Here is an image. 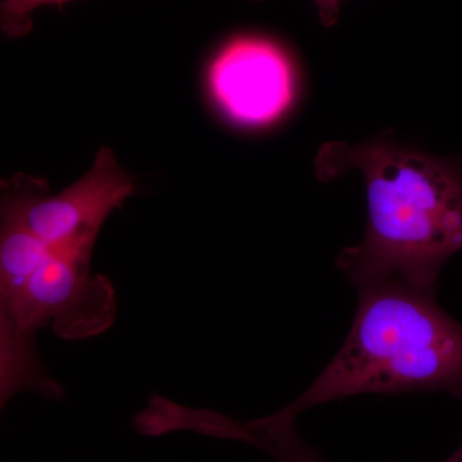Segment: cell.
I'll return each mask as SVG.
<instances>
[{"mask_svg": "<svg viewBox=\"0 0 462 462\" xmlns=\"http://www.w3.org/2000/svg\"><path fill=\"white\" fill-rule=\"evenodd\" d=\"M206 85L225 120L243 129H263L278 123L293 105L296 67L272 39L236 36L212 57Z\"/></svg>", "mask_w": 462, "mask_h": 462, "instance_id": "5", "label": "cell"}, {"mask_svg": "<svg viewBox=\"0 0 462 462\" xmlns=\"http://www.w3.org/2000/svg\"><path fill=\"white\" fill-rule=\"evenodd\" d=\"M363 173L367 227L337 266L360 289L398 282L436 293L440 270L462 251V160L400 144L391 130L358 145L327 143L315 160L319 180Z\"/></svg>", "mask_w": 462, "mask_h": 462, "instance_id": "1", "label": "cell"}, {"mask_svg": "<svg viewBox=\"0 0 462 462\" xmlns=\"http://www.w3.org/2000/svg\"><path fill=\"white\" fill-rule=\"evenodd\" d=\"M279 462H284V461H279Z\"/></svg>", "mask_w": 462, "mask_h": 462, "instance_id": "12", "label": "cell"}, {"mask_svg": "<svg viewBox=\"0 0 462 462\" xmlns=\"http://www.w3.org/2000/svg\"><path fill=\"white\" fill-rule=\"evenodd\" d=\"M354 324L318 379L281 411L254 420L291 427L300 413L357 394L447 392L462 398V324L436 293L383 282L357 289Z\"/></svg>", "mask_w": 462, "mask_h": 462, "instance_id": "2", "label": "cell"}, {"mask_svg": "<svg viewBox=\"0 0 462 462\" xmlns=\"http://www.w3.org/2000/svg\"><path fill=\"white\" fill-rule=\"evenodd\" d=\"M32 336L17 329L0 336V409L21 391H35L45 397H58L62 389L42 366Z\"/></svg>", "mask_w": 462, "mask_h": 462, "instance_id": "6", "label": "cell"}, {"mask_svg": "<svg viewBox=\"0 0 462 462\" xmlns=\"http://www.w3.org/2000/svg\"><path fill=\"white\" fill-rule=\"evenodd\" d=\"M318 8L319 18L324 26L336 25L340 14V5L343 0H312Z\"/></svg>", "mask_w": 462, "mask_h": 462, "instance_id": "8", "label": "cell"}, {"mask_svg": "<svg viewBox=\"0 0 462 462\" xmlns=\"http://www.w3.org/2000/svg\"><path fill=\"white\" fill-rule=\"evenodd\" d=\"M135 191L114 152L102 148L83 178L58 194L33 176L0 179V220L23 227L50 247L96 245L108 216Z\"/></svg>", "mask_w": 462, "mask_h": 462, "instance_id": "3", "label": "cell"}, {"mask_svg": "<svg viewBox=\"0 0 462 462\" xmlns=\"http://www.w3.org/2000/svg\"><path fill=\"white\" fill-rule=\"evenodd\" d=\"M443 462H462V443L460 448H458L451 457L447 458V460Z\"/></svg>", "mask_w": 462, "mask_h": 462, "instance_id": "11", "label": "cell"}, {"mask_svg": "<svg viewBox=\"0 0 462 462\" xmlns=\"http://www.w3.org/2000/svg\"><path fill=\"white\" fill-rule=\"evenodd\" d=\"M94 245L50 247L5 309L17 330L33 337L51 324L63 339H85L115 321L111 282L90 272Z\"/></svg>", "mask_w": 462, "mask_h": 462, "instance_id": "4", "label": "cell"}, {"mask_svg": "<svg viewBox=\"0 0 462 462\" xmlns=\"http://www.w3.org/2000/svg\"><path fill=\"white\" fill-rule=\"evenodd\" d=\"M74 0H0V30L7 38L27 35L32 29V14L44 5L62 7Z\"/></svg>", "mask_w": 462, "mask_h": 462, "instance_id": "7", "label": "cell"}, {"mask_svg": "<svg viewBox=\"0 0 462 462\" xmlns=\"http://www.w3.org/2000/svg\"><path fill=\"white\" fill-rule=\"evenodd\" d=\"M12 329H16V327H14V325L12 324L11 321H9L7 316H5V314H3L2 311H0V336H2V334H5V331Z\"/></svg>", "mask_w": 462, "mask_h": 462, "instance_id": "9", "label": "cell"}, {"mask_svg": "<svg viewBox=\"0 0 462 462\" xmlns=\"http://www.w3.org/2000/svg\"><path fill=\"white\" fill-rule=\"evenodd\" d=\"M298 462H322L320 461V458H319V456L315 454V452L312 451H306L305 454L300 456V458H298Z\"/></svg>", "mask_w": 462, "mask_h": 462, "instance_id": "10", "label": "cell"}]
</instances>
